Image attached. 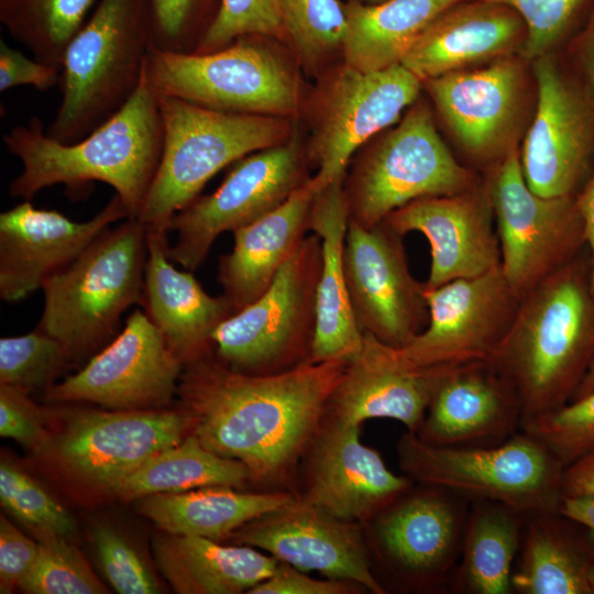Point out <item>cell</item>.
Segmentation results:
<instances>
[{
	"instance_id": "c3c4849f",
	"label": "cell",
	"mask_w": 594,
	"mask_h": 594,
	"mask_svg": "<svg viewBox=\"0 0 594 594\" xmlns=\"http://www.w3.org/2000/svg\"><path fill=\"white\" fill-rule=\"evenodd\" d=\"M38 543L26 537L6 517H0V593L19 587L33 565Z\"/></svg>"
},
{
	"instance_id": "9f6ffc18",
	"label": "cell",
	"mask_w": 594,
	"mask_h": 594,
	"mask_svg": "<svg viewBox=\"0 0 594 594\" xmlns=\"http://www.w3.org/2000/svg\"><path fill=\"white\" fill-rule=\"evenodd\" d=\"M593 389H594V361L592 362L585 376L583 377L582 382L580 383L579 387L573 394L572 399L584 396Z\"/></svg>"
},
{
	"instance_id": "680465c9",
	"label": "cell",
	"mask_w": 594,
	"mask_h": 594,
	"mask_svg": "<svg viewBox=\"0 0 594 594\" xmlns=\"http://www.w3.org/2000/svg\"><path fill=\"white\" fill-rule=\"evenodd\" d=\"M361 2H365V3H376V2H381L383 0H360Z\"/></svg>"
},
{
	"instance_id": "8d00e7d4",
	"label": "cell",
	"mask_w": 594,
	"mask_h": 594,
	"mask_svg": "<svg viewBox=\"0 0 594 594\" xmlns=\"http://www.w3.org/2000/svg\"><path fill=\"white\" fill-rule=\"evenodd\" d=\"M95 0H0V22L37 61L62 70Z\"/></svg>"
},
{
	"instance_id": "1f68e13d",
	"label": "cell",
	"mask_w": 594,
	"mask_h": 594,
	"mask_svg": "<svg viewBox=\"0 0 594 594\" xmlns=\"http://www.w3.org/2000/svg\"><path fill=\"white\" fill-rule=\"evenodd\" d=\"M288 493H242L207 486L138 499V510L162 531L220 541L248 522L290 505Z\"/></svg>"
},
{
	"instance_id": "7dc6e473",
	"label": "cell",
	"mask_w": 594,
	"mask_h": 594,
	"mask_svg": "<svg viewBox=\"0 0 594 594\" xmlns=\"http://www.w3.org/2000/svg\"><path fill=\"white\" fill-rule=\"evenodd\" d=\"M46 413L28 394L0 384V436L10 438L38 455L48 443Z\"/></svg>"
},
{
	"instance_id": "30bf717a",
	"label": "cell",
	"mask_w": 594,
	"mask_h": 594,
	"mask_svg": "<svg viewBox=\"0 0 594 594\" xmlns=\"http://www.w3.org/2000/svg\"><path fill=\"white\" fill-rule=\"evenodd\" d=\"M254 36H242L209 53L151 47L144 75L155 94L206 108L287 118L300 92L288 66Z\"/></svg>"
},
{
	"instance_id": "681fc988",
	"label": "cell",
	"mask_w": 594,
	"mask_h": 594,
	"mask_svg": "<svg viewBox=\"0 0 594 594\" xmlns=\"http://www.w3.org/2000/svg\"><path fill=\"white\" fill-rule=\"evenodd\" d=\"M61 73L57 67L31 59L3 40L0 41V91L18 86L45 91L59 84Z\"/></svg>"
},
{
	"instance_id": "e0dca14e",
	"label": "cell",
	"mask_w": 594,
	"mask_h": 594,
	"mask_svg": "<svg viewBox=\"0 0 594 594\" xmlns=\"http://www.w3.org/2000/svg\"><path fill=\"white\" fill-rule=\"evenodd\" d=\"M343 264L362 333L400 349L426 328V284L411 275L402 235L384 222L367 229L349 221Z\"/></svg>"
},
{
	"instance_id": "b9f144b4",
	"label": "cell",
	"mask_w": 594,
	"mask_h": 594,
	"mask_svg": "<svg viewBox=\"0 0 594 594\" xmlns=\"http://www.w3.org/2000/svg\"><path fill=\"white\" fill-rule=\"evenodd\" d=\"M154 47L194 53L213 22L220 0H142Z\"/></svg>"
},
{
	"instance_id": "9c48e42d",
	"label": "cell",
	"mask_w": 594,
	"mask_h": 594,
	"mask_svg": "<svg viewBox=\"0 0 594 594\" xmlns=\"http://www.w3.org/2000/svg\"><path fill=\"white\" fill-rule=\"evenodd\" d=\"M477 183L447 147L429 107L415 101L359 158L343 190L349 221L369 229L408 202L455 195Z\"/></svg>"
},
{
	"instance_id": "ac0fdd59",
	"label": "cell",
	"mask_w": 594,
	"mask_h": 594,
	"mask_svg": "<svg viewBox=\"0 0 594 594\" xmlns=\"http://www.w3.org/2000/svg\"><path fill=\"white\" fill-rule=\"evenodd\" d=\"M537 102L519 158L529 189L543 197H571L593 145L592 99L562 73L552 53L534 62Z\"/></svg>"
},
{
	"instance_id": "277c9868",
	"label": "cell",
	"mask_w": 594,
	"mask_h": 594,
	"mask_svg": "<svg viewBox=\"0 0 594 594\" xmlns=\"http://www.w3.org/2000/svg\"><path fill=\"white\" fill-rule=\"evenodd\" d=\"M157 100L163 151L138 217L146 230L167 233L172 218L199 197L218 172L285 143L293 133L287 118L220 111L162 95Z\"/></svg>"
},
{
	"instance_id": "7402d4cb",
	"label": "cell",
	"mask_w": 594,
	"mask_h": 594,
	"mask_svg": "<svg viewBox=\"0 0 594 594\" xmlns=\"http://www.w3.org/2000/svg\"><path fill=\"white\" fill-rule=\"evenodd\" d=\"M486 183L450 196L425 197L394 210L384 223L397 234L420 232L429 242L431 264L426 287L487 273L501 265Z\"/></svg>"
},
{
	"instance_id": "603a6c76",
	"label": "cell",
	"mask_w": 594,
	"mask_h": 594,
	"mask_svg": "<svg viewBox=\"0 0 594 594\" xmlns=\"http://www.w3.org/2000/svg\"><path fill=\"white\" fill-rule=\"evenodd\" d=\"M232 537L300 571H317L359 583L375 594L385 593L371 571L358 529L306 499L248 522Z\"/></svg>"
},
{
	"instance_id": "f5cc1de1",
	"label": "cell",
	"mask_w": 594,
	"mask_h": 594,
	"mask_svg": "<svg viewBox=\"0 0 594 594\" xmlns=\"http://www.w3.org/2000/svg\"><path fill=\"white\" fill-rule=\"evenodd\" d=\"M559 512L588 530L587 540L594 562V495L562 496Z\"/></svg>"
},
{
	"instance_id": "f6af8a7d",
	"label": "cell",
	"mask_w": 594,
	"mask_h": 594,
	"mask_svg": "<svg viewBox=\"0 0 594 594\" xmlns=\"http://www.w3.org/2000/svg\"><path fill=\"white\" fill-rule=\"evenodd\" d=\"M516 11L526 26L520 56L527 62L551 54L588 0H483Z\"/></svg>"
},
{
	"instance_id": "44dd1931",
	"label": "cell",
	"mask_w": 594,
	"mask_h": 594,
	"mask_svg": "<svg viewBox=\"0 0 594 594\" xmlns=\"http://www.w3.org/2000/svg\"><path fill=\"white\" fill-rule=\"evenodd\" d=\"M129 218L118 195L92 218L76 222L23 200L0 215V297L24 299L73 262L117 221Z\"/></svg>"
},
{
	"instance_id": "484cf974",
	"label": "cell",
	"mask_w": 594,
	"mask_h": 594,
	"mask_svg": "<svg viewBox=\"0 0 594 594\" xmlns=\"http://www.w3.org/2000/svg\"><path fill=\"white\" fill-rule=\"evenodd\" d=\"M525 40V23L512 8L483 0H461L424 30L400 65L424 82L519 55Z\"/></svg>"
},
{
	"instance_id": "f1b7e54d",
	"label": "cell",
	"mask_w": 594,
	"mask_h": 594,
	"mask_svg": "<svg viewBox=\"0 0 594 594\" xmlns=\"http://www.w3.org/2000/svg\"><path fill=\"white\" fill-rule=\"evenodd\" d=\"M318 187L312 177L273 211L235 230L232 250L220 256L218 282L233 312L256 300L274 282L309 231Z\"/></svg>"
},
{
	"instance_id": "11a10c76",
	"label": "cell",
	"mask_w": 594,
	"mask_h": 594,
	"mask_svg": "<svg viewBox=\"0 0 594 594\" xmlns=\"http://www.w3.org/2000/svg\"><path fill=\"white\" fill-rule=\"evenodd\" d=\"M580 59L588 89V96L594 102V12L582 35Z\"/></svg>"
},
{
	"instance_id": "7a4b0ae2",
	"label": "cell",
	"mask_w": 594,
	"mask_h": 594,
	"mask_svg": "<svg viewBox=\"0 0 594 594\" xmlns=\"http://www.w3.org/2000/svg\"><path fill=\"white\" fill-rule=\"evenodd\" d=\"M163 135L157 95L143 73L131 99L75 143L64 144L48 136L36 117L4 133V146L22 164L9 185V194L32 200L42 189L56 184L76 187L101 182L114 189L129 218L138 219L161 161Z\"/></svg>"
},
{
	"instance_id": "e575fe53",
	"label": "cell",
	"mask_w": 594,
	"mask_h": 594,
	"mask_svg": "<svg viewBox=\"0 0 594 594\" xmlns=\"http://www.w3.org/2000/svg\"><path fill=\"white\" fill-rule=\"evenodd\" d=\"M565 517L548 512L526 517L520 549L512 574L518 594L592 593L590 550L578 547L564 526Z\"/></svg>"
},
{
	"instance_id": "f907efd6",
	"label": "cell",
	"mask_w": 594,
	"mask_h": 594,
	"mask_svg": "<svg viewBox=\"0 0 594 594\" xmlns=\"http://www.w3.org/2000/svg\"><path fill=\"white\" fill-rule=\"evenodd\" d=\"M354 590L348 581L316 580L289 564H278L266 580L252 587L250 594H348Z\"/></svg>"
},
{
	"instance_id": "d590c367",
	"label": "cell",
	"mask_w": 594,
	"mask_h": 594,
	"mask_svg": "<svg viewBox=\"0 0 594 594\" xmlns=\"http://www.w3.org/2000/svg\"><path fill=\"white\" fill-rule=\"evenodd\" d=\"M250 472L239 460L221 457L186 436L141 465L113 491L121 501H138L160 493H177L207 486H241Z\"/></svg>"
},
{
	"instance_id": "8992f818",
	"label": "cell",
	"mask_w": 594,
	"mask_h": 594,
	"mask_svg": "<svg viewBox=\"0 0 594 594\" xmlns=\"http://www.w3.org/2000/svg\"><path fill=\"white\" fill-rule=\"evenodd\" d=\"M146 256V229L139 219L108 229L44 282L37 329L73 360L90 354L114 333L123 312L142 302Z\"/></svg>"
},
{
	"instance_id": "4dcf8cb0",
	"label": "cell",
	"mask_w": 594,
	"mask_h": 594,
	"mask_svg": "<svg viewBox=\"0 0 594 594\" xmlns=\"http://www.w3.org/2000/svg\"><path fill=\"white\" fill-rule=\"evenodd\" d=\"M161 572L182 594H238L268 579L278 561L250 546L163 531L153 540Z\"/></svg>"
},
{
	"instance_id": "cb8c5ba5",
	"label": "cell",
	"mask_w": 594,
	"mask_h": 594,
	"mask_svg": "<svg viewBox=\"0 0 594 594\" xmlns=\"http://www.w3.org/2000/svg\"><path fill=\"white\" fill-rule=\"evenodd\" d=\"M451 369L411 366L396 348L363 333L362 348L348 362L327 414L332 420L359 426L371 418L394 419L417 433L437 385Z\"/></svg>"
},
{
	"instance_id": "d6a6232c",
	"label": "cell",
	"mask_w": 594,
	"mask_h": 594,
	"mask_svg": "<svg viewBox=\"0 0 594 594\" xmlns=\"http://www.w3.org/2000/svg\"><path fill=\"white\" fill-rule=\"evenodd\" d=\"M459 1H351L344 6V65L361 72H375L400 64L424 30Z\"/></svg>"
},
{
	"instance_id": "8fae6325",
	"label": "cell",
	"mask_w": 594,
	"mask_h": 594,
	"mask_svg": "<svg viewBox=\"0 0 594 594\" xmlns=\"http://www.w3.org/2000/svg\"><path fill=\"white\" fill-rule=\"evenodd\" d=\"M41 457L79 486L112 494L157 453L178 444L189 430L176 410H96L65 413Z\"/></svg>"
},
{
	"instance_id": "ba28073f",
	"label": "cell",
	"mask_w": 594,
	"mask_h": 594,
	"mask_svg": "<svg viewBox=\"0 0 594 594\" xmlns=\"http://www.w3.org/2000/svg\"><path fill=\"white\" fill-rule=\"evenodd\" d=\"M321 263L320 238L307 235L272 285L217 328L215 355L246 374H273L311 362Z\"/></svg>"
},
{
	"instance_id": "4316f807",
	"label": "cell",
	"mask_w": 594,
	"mask_h": 594,
	"mask_svg": "<svg viewBox=\"0 0 594 594\" xmlns=\"http://www.w3.org/2000/svg\"><path fill=\"white\" fill-rule=\"evenodd\" d=\"M413 482L361 442L359 425L333 420L317 446L306 501L338 519L361 520L381 513Z\"/></svg>"
},
{
	"instance_id": "db71d44e",
	"label": "cell",
	"mask_w": 594,
	"mask_h": 594,
	"mask_svg": "<svg viewBox=\"0 0 594 594\" xmlns=\"http://www.w3.org/2000/svg\"><path fill=\"white\" fill-rule=\"evenodd\" d=\"M575 204L583 224L584 240L591 249L592 267L590 289L594 297V173L582 194L575 200Z\"/></svg>"
},
{
	"instance_id": "4fadbf2b",
	"label": "cell",
	"mask_w": 594,
	"mask_h": 594,
	"mask_svg": "<svg viewBox=\"0 0 594 594\" xmlns=\"http://www.w3.org/2000/svg\"><path fill=\"white\" fill-rule=\"evenodd\" d=\"M501 249V268L521 298L565 266L584 240L583 224L571 197H543L527 186L519 148L496 164L486 182Z\"/></svg>"
},
{
	"instance_id": "3957f363",
	"label": "cell",
	"mask_w": 594,
	"mask_h": 594,
	"mask_svg": "<svg viewBox=\"0 0 594 594\" xmlns=\"http://www.w3.org/2000/svg\"><path fill=\"white\" fill-rule=\"evenodd\" d=\"M594 297L569 266L527 294L491 364L516 392L521 426L572 398L594 361Z\"/></svg>"
},
{
	"instance_id": "60d3db41",
	"label": "cell",
	"mask_w": 594,
	"mask_h": 594,
	"mask_svg": "<svg viewBox=\"0 0 594 594\" xmlns=\"http://www.w3.org/2000/svg\"><path fill=\"white\" fill-rule=\"evenodd\" d=\"M0 502L40 537L68 538L76 531L72 515L34 479L6 461L0 464Z\"/></svg>"
},
{
	"instance_id": "816d5d0a",
	"label": "cell",
	"mask_w": 594,
	"mask_h": 594,
	"mask_svg": "<svg viewBox=\"0 0 594 594\" xmlns=\"http://www.w3.org/2000/svg\"><path fill=\"white\" fill-rule=\"evenodd\" d=\"M562 496L594 495V447L563 469Z\"/></svg>"
},
{
	"instance_id": "2e32d148",
	"label": "cell",
	"mask_w": 594,
	"mask_h": 594,
	"mask_svg": "<svg viewBox=\"0 0 594 594\" xmlns=\"http://www.w3.org/2000/svg\"><path fill=\"white\" fill-rule=\"evenodd\" d=\"M183 370L147 314L135 309L122 331L80 371L50 387L46 398L109 410L164 409L178 392Z\"/></svg>"
},
{
	"instance_id": "bcb514c9",
	"label": "cell",
	"mask_w": 594,
	"mask_h": 594,
	"mask_svg": "<svg viewBox=\"0 0 594 594\" xmlns=\"http://www.w3.org/2000/svg\"><path fill=\"white\" fill-rule=\"evenodd\" d=\"M105 576L120 594H156L157 579L133 543L118 529L99 525L92 532Z\"/></svg>"
},
{
	"instance_id": "83f0119b",
	"label": "cell",
	"mask_w": 594,
	"mask_h": 594,
	"mask_svg": "<svg viewBox=\"0 0 594 594\" xmlns=\"http://www.w3.org/2000/svg\"><path fill=\"white\" fill-rule=\"evenodd\" d=\"M166 234L146 230L142 302L170 351L185 366L213 352L215 331L234 312L223 295H209L193 272L179 271L170 263Z\"/></svg>"
},
{
	"instance_id": "5bb4252c",
	"label": "cell",
	"mask_w": 594,
	"mask_h": 594,
	"mask_svg": "<svg viewBox=\"0 0 594 594\" xmlns=\"http://www.w3.org/2000/svg\"><path fill=\"white\" fill-rule=\"evenodd\" d=\"M425 296L428 324L396 349L403 361L418 369L491 363L520 300L501 265L475 277L426 287Z\"/></svg>"
},
{
	"instance_id": "52a82bcc",
	"label": "cell",
	"mask_w": 594,
	"mask_h": 594,
	"mask_svg": "<svg viewBox=\"0 0 594 594\" xmlns=\"http://www.w3.org/2000/svg\"><path fill=\"white\" fill-rule=\"evenodd\" d=\"M397 453L400 469L414 482L444 488L470 503H502L526 517L559 510L564 466L522 430L492 447L435 446L407 431Z\"/></svg>"
},
{
	"instance_id": "d6986e66",
	"label": "cell",
	"mask_w": 594,
	"mask_h": 594,
	"mask_svg": "<svg viewBox=\"0 0 594 594\" xmlns=\"http://www.w3.org/2000/svg\"><path fill=\"white\" fill-rule=\"evenodd\" d=\"M422 81L398 64L361 72L343 66L328 88L310 150L318 190L344 179L354 152L398 121L418 98Z\"/></svg>"
},
{
	"instance_id": "ab89813d",
	"label": "cell",
	"mask_w": 594,
	"mask_h": 594,
	"mask_svg": "<svg viewBox=\"0 0 594 594\" xmlns=\"http://www.w3.org/2000/svg\"><path fill=\"white\" fill-rule=\"evenodd\" d=\"M286 36L304 63L315 65L341 47L346 32L338 0H278Z\"/></svg>"
},
{
	"instance_id": "9a60e30c",
	"label": "cell",
	"mask_w": 594,
	"mask_h": 594,
	"mask_svg": "<svg viewBox=\"0 0 594 594\" xmlns=\"http://www.w3.org/2000/svg\"><path fill=\"white\" fill-rule=\"evenodd\" d=\"M525 62L512 55L422 82L459 146L476 163L494 167L519 148L528 98Z\"/></svg>"
},
{
	"instance_id": "7bdbcfd3",
	"label": "cell",
	"mask_w": 594,
	"mask_h": 594,
	"mask_svg": "<svg viewBox=\"0 0 594 594\" xmlns=\"http://www.w3.org/2000/svg\"><path fill=\"white\" fill-rule=\"evenodd\" d=\"M521 430L543 443L565 468L594 447V389L528 420Z\"/></svg>"
},
{
	"instance_id": "f546056e",
	"label": "cell",
	"mask_w": 594,
	"mask_h": 594,
	"mask_svg": "<svg viewBox=\"0 0 594 594\" xmlns=\"http://www.w3.org/2000/svg\"><path fill=\"white\" fill-rule=\"evenodd\" d=\"M343 180H336L318 190L309 215V231L320 238L322 251L311 362L350 361L360 352L363 343V333L352 310L343 264L349 224Z\"/></svg>"
},
{
	"instance_id": "f35d334b",
	"label": "cell",
	"mask_w": 594,
	"mask_h": 594,
	"mask_svg": "<svg viewBox=\"0 0 594 594\" xmlns=\"http://www.w3.org/2000/svg\"><path fill=\"white\" fill-rule=\"evenodd\" d=\"M19 588L30 594L108 593L79 549L58 536L40 537L37 557Z\"/></svg>"
},
{
	"instance_id": "836d02e7",
	"label": "cell",
	"mask_w": 594,
	"mask_h": 594,
	"mask_svg": "<svg viewBox=\"0 0 594 594\" xmlns=\"http://www.w3.org/2000/svg\"><path fill=\"white\" fill-rule=\"evenodd\" d=\"M526 516L497 502L470 505L461 554L450 590L461 594H512V574Z\"/></svg>"
},
{
	"instance_id": "74e56055",
	"label": "cell",
	"mask_w": 594,
	"mask_h": 594,
	"mask_svg": "<svg viewBox=\"0 0 594 594\" xmlns=\"http://www.w3.org/2000/svg\"><path fill=\"white\" fill-rule=\"evenodd\" d=\"M66 348L36 329L24 336L0 339V384L22 393L52 387L72 362Z\"/></svg>"
},
{
	"instance_id": "d4e9b609",
	"label": "cell",
	"mask_w": 594,
	"mask_h": 594,
	"mask_svg": "<svg viewBox=\"0 0 594 594\" xmlns=\"http://www.w3.org/2000/svg\"><path fill=\"white\" fill-rule=\"evenodd\" d=\"M514 388L490 362L451 369L437 385L418 432L443 447H492L521 430Z\"/></svg>"
},
{
	"instance_id": "6da1fadb",
	"label": "cell",
	"mask_w": 594,
	"mask_h": 594,
	"mask_svg": "<svg viewBox=\"0 0 594 594\" xmlns=\"http://www.w3.org/2000/svg\"><path fill=\"white\" fill-rule=\"evenodd\" d=\"M349 361L307 362L273 374L234 371L211 352L187 365L178 393L190 435L272 481L296 463L327 414Z\"/></svg>"
},
{
	"instance_id": "ee69618b",
	"label": "cell",
	"mask_w": 594,
	"mask_h": 594,
	"mask_svg": "<svg viewBox=\"0 0 594 594\" xmlns=\"http://www.w3.org/2000/svg\"><path fill=\"white\" fill-rule=\"evenodd\" d=\"M250 35H286L278 0H220L216 18L194 53L213 52Z\"/></svg>"
},
{
	"instance_id": "6f0895ef",
	"label": "cell",
	"mask_w": 594,
	"mask_h": 594,
	"mask_svg": "<svg viewBox=\"0 0 594 594\" xmlns=\"http://www.w3.org/2000/svg\"><path fill=\"white\" fill-rule=\"evenodd\" d=\"M588 583H590L592 593H594V562L592 563L588 571Z\"/></svg>"
},
{
	"instance_id": "ffe728a7",
	"label": "cell",
	"mask_w": 594,
	"mask_h": 594,
	"mask_svg": "<svg viewBox=\"0 0 594 594\" xmlns=\"http://www.w3.org/2000/svg\"><path fill=\"white\" fill-rule=\"evenodd\" d=\"M421 485L422 490L406 491L380 513V549L406 583L450 590L471 503L444 488Z\"/></svg>"
},
{
	"instance_id": "7c38bea8",
	"label": "cell",
	"mask_w": 594,
	"mask_h": 594,
	"mask_svg": "<svg viewBox=\"0 0 594 594\" xmlns=\"http://www.w3.org/2000/svg\"><path fill=\"white\" fill-rule=\"evenodd\" d=\"M310 177L296 130L283 144L254 152L237 162L210 195L197 197L170 220L176 232L168 257L194 272L209 255L215 240L273 211Z\"/></svg>"
},
{
	"instance_id": "5b68a950",
	"label": "cell",
	"mask_w": 594,
	"mask_h": 594,
	"mask_svg": "<svg viewBox=\"0 0 594 594\" xmlns=\"http://www.w3.org/2000/svg\"><path fill=\"white\" fill-rule=\"evenodd\" d=\"M152 46L142 0H99L67 46L47 135L72 144L116 114L139 88Z\"/></svg>"
}]
</instances>
